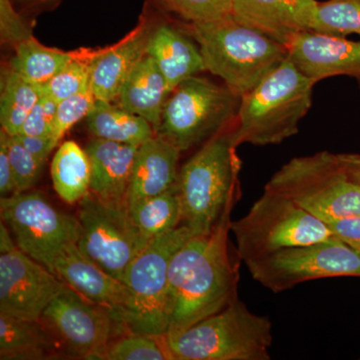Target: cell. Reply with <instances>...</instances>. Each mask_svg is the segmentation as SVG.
I'll return each instance as SVG.
<instances>
[{
    "label": "cell",
    "instance_id": "cell-1",
    "mask_svg": "<svg viewBox=\"0 0 360 360\" xmlns=\"http://www.w3.org/2000/svg\"><path fill=\"white\" fill-rule=\"evenodd\" d=\"M232 208L212 233L193 236L172 257L168 271L167 338L221 311L238 298V269L229 248Z\"/></svg>",
    "mask_w": 360,
    "mask_h": 360
},
{
    "label": "cell",
    "instance_id": "cell-2",
    "mask_svg": "<svg viewBox=\"0 0 360 360\" xmlns=\"http://www.w3.org/2000/svg\"><path fill=\"white\" fill-rule=\"evenodd\" d=\"M234 124L205 142L179 172L181 225L196 236L212 233L238 200L241 160Z\"/></svg>",
    "mask_w": 360,
    "mask_h": 360
},
{
    "label": "cell",
    "instance_id": "cell-3",
    "mask_svg": "<svg viewBox=\"0 0 360 360\" xmlns=\"http://www.w3.org/2000/svg\"><path fill=\"white\" fill-rule=\"evenodd\" d=\"M314 82L290 58L241 96L234 124L236 144H278L298 132L309 112Z\"/></svg>",
    "mask_w": 360,
    "mask_h": 360
},
{
    "label": "cell",
    "instance_id": "cell-4",
    "mask_svg": "<svg viewBox=\"0 0 360 360\" xmlns=\"http://www.w3.org/2000/svg\"><path fill=\"white\" fill-rule=\"evenodd\" d=\"M205 70L239 96L252 89L288 58V47L227 15L191 23Z\"/></svg>",
    "mask_w": 360,
    "mask_h": 360
},
{
    "label": "cell",
    "instance_id": "cell-5",
    "mask_svg": "<svg viewBox=\"0 0 360 360\" xmlns=\"http://www.w3.org/2000/svg\"><path fill=\"white\" fill-rule=\"evenodd\" d=\"M272 324L238 298L217 314L167 338L177 360H269Z\"/></svg>",
    "mask_w": 360,
    "mask_h": 360
},
{
    "label": "cell",
    "instance_id": "cell-6",
    "mask_svg": "<svg viewBox=\"0 0 360 360\" xmlns=\"http://www.w3.org/2000/svg\"><path fill=\"white\" fill-rule=\"evenodd\" d=\"M264 188L326 224L360 215V186L349 179L338 155L328 151L292 158L272 175Z\"/></svg>",
    "mask_w": 360,
    "mask_h": 360
},
{
    "label": "cell",
    "instance_id": "cell-7",
    "mask_svg": "<svg viewBox=\"0 0 360 360\" xmlns=\"http://www.w3.org/2000/svg\"><path fill=\"white\" fill-rule=\"evenodd\" d=\"M193 236L196 234L188 227L179 225L151 239L129 265L122 281L129 297L122 316L129 333L167 338L170 262Z\"/></svg>",
    "mask_w": 360,
    "mask_h": 360
},
{
    "label": "cell",
    "instance_id": "cell-8",
    "mask_svg": "<svg viewBox=\"0 0 360 360\" xmlns=\"http://www.w3.org/2000/svg\"><path fill=\"white\" fill-rule=\"evenodd\" d=\"M238 255L248 262L335 238L328 224L281 194L265 189L245 217L231 221Z\"/></svg>",
    "mask_w": 360,
    "mask_h": 360
},
{
    "label": "cell",
    "instance_id": "cell-9",
    "mask_svg": "<svg viewBox=\"0 0 360 360\" xmlns=\"http://www.w3.org/2000/svg\"><path fill=\"white\" fill-rule=\"evenodd\" d=\"M240 101L226 85L193 75L170 94L155 134L188 150L233 125Z\"/></svg>",
    "mask_w": 360,
    "mask_h": 360
},
{
    "label": "cell",
    "instance_id": "cell-10",
    "mask_svg": "<svg viewBox=\"0 0 360 360\" xmlns=\"http://www.w3.org/2000/svg\"><path fill=\"white\" fill-rule=\"evenodd\" d=\"M78 203V248L122 283L129 265L150 240L135 225L127 203L108 202L90 191Z\"/></svg>",
    "mask_w": 360,
    "mask_h": 360
},
{
    "label": "cell",
    "instance_id": "cell-11",
    "mask_svg": "<svg viewBox=\"0 0 360 360\" xmlns=\"http://www.w3.org/2000/svg\"><path fill=\"white\" fill-rule=\"evenodd\" d=\"M0 217L23 252L51 271L56 257L77 245V217L58 210L40 191L0 198Z\"/></svg>",
    "mask_w": 360,
    "mask_h": 360
},
{
    "label": "cell",
    "instance_id": "cell-12",
    "mask_svg": "<svg viewBox=\"0 0 360 360\" xmlns=\"http://www.w3.org/2000/svg\"><path fill=\"white\" fill-rule=\"evenodd\" d=\"M251 276L272 292L330 277H360V253L338 238L293 246L246 264Z\"/></svg>",
    "mask_w": 360,
    "mask_h": 360
},
{
    "label": "cell",
    "instance_id": "cell-13",
    "mask_svg": "<svg viewBox=\"0 0 360 360\" xmlns=\"http://www.w3.org/2000/svg\"><path fill=\"white\" fill-rule=\"evenodd\" d=\"M40 321L73 359H103L111 341L129 333L113 310L68 285L49 303Z\"/></svg>",
    "mask_w": 360,
    "mask_h": 360
},
{
    "label": "cell",
    "instance_id": "cell-14",
    "mask_svg": "<svg viewBox=\"0 0 360 360\" xmlns=\"http://www.w3.org/2000/svg\"><path fill=\"white\" fill-rule=\"evenodd\" d=\"M68 288L59 277L18 248L0 222V314L40 321L49 303Z\"/></svg>",
    "mask_w": 360,
    "mask_h": 360
},
{
    "label": "cell",
    "instance_id": "cell-15",
    "mask_svg": "<svg viewBox=\"0 0 360 360\" xmlns=\"http://www.w3.org/2000/svg\"><path fill=\"white\" fill-rule=\"evenodd\" d=\"M153 11L150 4H146L131 32L115 44L97 51L90 77L96 99L115 101L130 72L146 56L149 40L160 20Z\"/></svg>",
    "mask_w": 360,
    "mask_h": 360
},
{
    "label": "cell",
    "instance_id": "cell-16",
    "mask_svg": "<svg viewBox=\"0 0 360 360\" xmlns=\"http://www.w3.org/2000/svg\"><path fill=\"white\" fill-rule=\"evenodd\" d=\"M288 58L314 84L333 77L354 78L360 89V42L316 32L296 35Z\"/></svg>",
    "mask_w": 360,
    "mask_h": 360
},
{
    "label": "cell",
    "instance_id": "cell-17",
    "mask_svg": "<svg viewBox=\"0 0 360 360\" xmlns=\"http://www.w3.org/2000/svg\"><path fill=\"white\" fill-rule=\"evenodd\" d=\"M316 0H232L231 15L288 47L300 32L314 30Z\"/></svg>",
    "mask_w": 360,
    "mask_h": 360
},
{
    "label": "cell",
    "instance_id": "cell-18",
    "mask_svg": "<svg viewBox=\"0 0 360 360\" xmlns=\"http://www.w3.org/2000/svg\"><path fill=\"white\" fill-rule=\"evenodd\" d=\"M51 272L87 300L113 310L122 321L129 297L124 283L94 264L77 245L70 246L56 257Z\"/></svg>",
    "mask_w": 360,
    "mask_h": 360
},
{
    "label": "cell",
    "instance_id": "cell-19",
    "mask_svg": "<svg viewBox=\"0 0 360 360\" xmlns=\"http://www.w3.org/2000/svg\"><path fill=\"white\" fill-rule=\"evenodd\" d=\"M181 150L160 135L137 148L129 191L127 207L165 193L176 184Z\"/></svg>",
    "mask_w": 360,
    "mask_h": 360
},
{
    "label": "cell",
    "instance_id": "cell-20",
    "mask_svg": "<svg viewBox=\"0 0 360 360\" xmlns=\"http://www.w3.org/2000/svg\"><path fill=\"white\" fill-rule=\"evenodd\" d=\"M137 148L120 142L92 139L84 148L91 167L90 193L108 202L127 203Z\"/></svg>",
    "mask_w": 360,
    "mask_h": 360
},
{
    "label": "cell",
    "instance_id": "cell-21",
    "mask_svg": "<svg viewBox=\"0 0 360 360\" xmlns=\"http://www.w3.org/2000/svg\"><path fill=\"white\" fill-rule=\"evenodd\" d=\"M195 42L176 26L160 18L146 54L165 75L170 92L184 80L206 70L200 46Z\"/></svg>",
    "mask_w": 360,
    "mask_h": 360
},
{
    "label": "cell",
    "instance_id": "cell-22",
    "mask_svg": "<svg viewBox=\"0 0 360 360\" xmlns=\"http://www.w3.org/2000/svg\"><path fill=\"white\" fill-rule=\"evenodd\" d=\"M170 94L165 75L146 54L130 72L116 99L120 108L148 120L156 134Z\"/></svg>",
    "mask_w": 360,
    "mask_h": 360
},
{
    "label": "cell",
    "instance_id": "cell-23",
    "mask_svg": "<svg viewBox=\"0 0 360 360\" xmlns=\"http://www.w3.org/2000/svg\"><path fill=\"white\" fill-rule=\"evenodd\" d=\"M68 356L40 321L0 314V359L44 360Z\"/></svg>",
    "mask_w": 360,
    "mask_h": 360
},
{
    "label": "cell",
    "instance_id": "cell-24",
    "mask_svg": "<svg viewBox=\"0 0 360 360\" xmlns=\"http://www.w3.org/2000/svg\"><path fill=\"white\" fill-rule=\"evenodd\" d=\"M111 103L96 99L85 118L96 139L141 146L155 136V129L148 120Z\"/></svg>",
    "mask_w": 360,
    "mask_h": 360
},
{
    "label": "cell",
    "instance_id": "cell-25",
    "mask_svg": "<svg viewBox=\"0 0 360 360\" xmlns=\"http://www.w3.org/2000/svg\"><path fill=\"white\" fill-rule=\"evenodd\" d=\"M51 179L59 198L68 205L89 193L91 167L85 149L68 141L59 146L51 163Z\"/></svg>",
    "mask_w": 360,
    "mask_h": 360
},
{
    "label": "cell",
    "instance_id": "cell-26",
    "mask_svg": "<svg viewBox=\"0 0 360 360\" xmlns=\"http://www.w3.org/2000/svg\"><path fill=\"white\" fill-rule=\"evenodd\" d=\"M9 68L33 84L42 86L56 77L77 56V51L51 49L32 39L14 49Z\"/></svg>",
    "mask_w": 360,
    "mask_h": 360
},
{
    "label": "cell",
    "instance_id": "cell-27",
    "mask_svg": "<svg viewBox=\"0 0 360 360\" xmlns=\"http://www.w3.org/2000/svg\"><path fill=\"white\" fill-rule=\"evenodd\" d=\"M41 86L6 68L1 77L0 123L7 134L18 135L26 118L41 97Z\"/></svg>",
    "mask_w": 360,
    "mask_h": 360
},
{
    "label": "cell",
    "instance_id": "cell-28",
    "mask_svg": "<svg viewBox=\"0 0 360 360\" xmlns=\"http://www.w3.org/2000/svg\"><path fill=\"white\" fill-rule=\"evenodd\" d=\"M135 225L148 240L181 225V203L176 184L165 193L129 207Z\"/></svg>",
    "mask_w": 360,
    "mask_h": 360
},
{
    "label": "cell",
    "instance_id": "cell-29",
    "mask_svg": "<svg viewBox=\"0 0 360 360\" xmlns=\"http://www.w3.org/2000/svg\"><path fill=\"white\" fill-rule=\"evenodd\" d=\"M97 51L98 49L77 51V56L63 70L59 71L47 84L42 85L44 94L58 103L89 89L91 85L92 63Z\"/></svg>",
    "mask_w": 360,
    "mask_h": 360
},
{
    "label": "cell",
    "instance_id": "cell-30",
    "mask_svg": "<svg viewBox=\"0 0 360 360\" xmlns=\"http://www.w3.org/2000/svg\"><path fill=\"white\" fill-rule=\"evenodd\" d=\"M312 32L342 37L360 35V0L317 1Z\"/></svg>",
    "mask_w": 360,
    "mask_h": 360
},
{
    "label": "cell",
    "instance_id": "cell-31",
    "mask_svg": "<svg viewBox=\"0 0 360 360\" xmlns=\"http://www.w3.org/2000/svg\"><path fill=\"white\" fill-rule=\"evenodd\" d=\"M104 360H167L172 359L167 338L127 333L111 341Z\"/></svg>",
    "mask_w": 360,
    "mask_h": 360
},
{
    "label": "cell",
    "instance_id": "cell-32",
    "mask_svg": "<svg viewBox=\"0 0 360 360\" xmlns=\"http://www.w3.org/2000/svg\"><path fill=\"white\" fill-rule=\"evenodd\" d=\"M0 139L6 142L15 179L16 193L30 191L39 182L45 163L23 148L13 135L7 134L1 129Z\"/></svg>",
    "mask_w": 360,
    "mask_h": 360
},
{
    "label": "cell",
    "instance_id": "cell-33",
    "mask_svg": "<svg viewBox=\"0 0 360 360\" xmlns=\"http://www.w3.org/2000/svg\"><path fill=\"white\" fill-rule=\"evenodd\" d=\"M96 98L92 92L91 85L84 91L66 98L58 103L56 120L52 129L51 142L53 148L58 146L66 132L82 118H86Z\"/></svg>",
    "mask_w": 360,
    "mask_h": 360
},
{
    "label": "cell",
    "instance_id": "cell-34",
    "mask_svg": "<svg viewBox=\"0 0 360 360\" xmlns=\"http://www.w3.org/2000/svg\"><path fill=\"white\" fill-rule=\"evenodd\" d=\"M184 20L202 22L231 15L232 0H155Z\"/></svg>",
    "mask_w": 360,
    "mask_h": 360
},
{
    "label": "cell",
    "instance_id": "cell-35",
    "mask_svg": "<svg viewBox=\"0 0 360 360\" xmlns=\"http://www.w3.org/2000/svg\"><path fill=\"white\" fill-rule=\"evenodd\" d=\"M0 39L2 44L14 49L22 42L34 39L32 27L11 0H0Z\"/></svg>",
    "mask_w": 360,
    "mask_h": 360
},
{
    "label": "cell",
    "instance_id": "cell-36",
    "mask_svg": "<svg viewBox=\"0 0 360 360\" xmlns=\"http://www.w3.org/2000/svg\"><path fill=\"white\" fill-rule=\"evenodd\" d=\"M58 103L42 91L39 103L26 118L20 134L32 136L51 137Z\"/></svg>",
    "mask_w": 360,
    "mask_h": 360
},
{
    "label": "cell",
    "instance_id": "cell-37",
    "mask_svg": "<svg viewBox=\"0 0 360 360\" xmlns=\"http://www.w3.org/2000/svg\"><path fill=\"white\" fill-rule=\"evenodd\" d=\"M333 236L360 253V215L328 222Z\"/></svg>",
    "mask_w": 360,
    "mask_h": 360
},
{
    "label": "cell",
    "instance_id": "cell-38",
    "mask_svg": "<svg viewBox=\"0 0 360 360\" xmlns=\"http://www.w3.org/2000/svg\"><path fill=\"white\" fill-rule=\"evenodd\" d=\"M15 193L16 184L13 167L9 160L6 142L0 139V195L4 198Z\"/></svg>",
    "mask_w": 360,
    "mask_h": 360
},
{
    "label": "cell",
    "instance_id": "cell-39",
    "mask_svg": "<svg viewBox=\"0 0 360 360\" xmlns=\"http://www.w3.org/2000/svg\"><path fill=\"white\" fill-rule=\"evenodd\" d=\"M27 149L32 155L39 158L42 162H46L47 158L54 148L51 137L32 136V135H13Z\"/></svg>",
    "mask_w": 360,
    "mask_h": 360
},
{
    "label": "cell",
    "instance_id": "cell-40",
    "mask_svg": "<svg viewBox=\"0 0 360 360\" xmlns=\"http://www.w3.org/2000/svg\"><path fill=\"white\" fill-rule=\"evenodd\" d=\"M341 165L345 168L349 179L360 186V155L357 153H340L338 155Z\"/></svg>",
    "mask_w": 360,
    "mask_h": 360
},
{
    "label": "cell",
    "instance_id": "cell-41",
    "mask_svg": "<svg viewBox=\"0 0 360 360\" xmlns=\"http://www.w3.org/2000/svg\"><path fill=\"white\" fill-rule=\"evenodd\" d=\"M15 7L21 6L25 8H33V7H39L44 6V4H51L56 0H11Z\"/></svg>",
    "mask_w": 360,
    "mask_h": 360
}]
</instances>
